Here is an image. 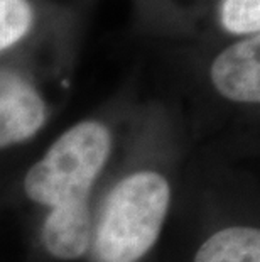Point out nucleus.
<instances>
[{
  "mask_svg": "<svg viewBox=\"0 0 260 262\" xmlns=\"http://www.w3.org/2000/svg\"><path fill=\"white\" fill-rule=\"evenodd\" d=\"M112 149V137L100 122H80L66 130L27 171L24 191L48 206L42 242L61 260L85 255L91 245L90 189Z\"/></svg>",
  "mask_w": 260,
  "mask_h": 262,
  "instance_id": "f257e3e1",
  "label": "nucleus"
},
{
  "mask_svg": "<svg viewBox=\"0 0 260 262\" xmlns=\"http://www.w3.org/2000/svg\"><path fill=\"white\" fill-rule=\"evenodd\" d=\"M169 203V181L156 171H137L119 181L105 200L97 225V260H140L157 242Z\"/></svg>",
  "mask_w": 260,
  "mask_h": 262,
  "instance_id": "f03ea898",
  "label": "nucleus"
},
{
  "mask_svg": "<svg viewBox=\"0 0 260 262\" xmlns=\"http://www.w3.org/2000/svg\"><path fill=\"white\" fill-rule=\"evenodd\" d=\"M46 122L41 95L24 78L0 71V149L34 137Z\"/></svg>",
  "mask_w": 260,
  "mask_h": 262,
  "instance_id": "7ed1b4c3",
  "label": "nucleus"
},
{
  "mask_svg": "<svg viewBox=\"0 0 260 262\" xmlns=\"http://www.w3.org/2000/svg\"><path fill=\"white\" fill-rule=\"evenodd\" d=\"M211 81L225 98L242 103H257L260 100L258 34L226 48L213 61Z\"/></svg>",
  "mask_w": 260,
  "mask_h": 262,
  "instance_id": "20e7f679",
  "label": "nucleus"
},
{
  "mask_svg": "<svg viewBox=\"0 0 260 262\" xmlns=\"http://www.w3.org/2000/svg\"><path fill=\"white\" fill-rule=\"evenodd\" d=\"M195 262H260V232L253 227H226L209 235Z\"/></svg>",
  "mask_w": 260,
  "mask_h": 262,
  "instance_id": "39448f33",
  "label": "nucleus"
},
{
  "mask_svg": "<svg viewBox=\"0 0 260 262\" xmlns=\"http://www.w3.org/2000/svg\"><path fill=\"white\" fill-rule=\"evenodd\" d=\"M32 24V9L27 0H0V51L14 46Z\"/></svg>",
  "mask_w": 260,
  "mask_h": 262,
  "instance_id": "423d86ee",
  "label": "nucleus"
},
{
  "mask_svg": "<svg viewBox=\"0 0 260 262\" xmlns=\"http://www.w3.org/2000/svg\"><path fill=\"white\" fill-rule=\"evenodd\" d=\"M221 22L233 34H258L260 0H225Z\"/></svg>",
  "mask_w": 260,
  "mask_h": 262,
  "instance_id": "0eeeda50",
  "label": "nucleus"
}]
</instances>
